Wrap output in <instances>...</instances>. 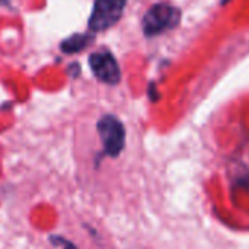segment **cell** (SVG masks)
Returning <instances> with one entry per match:
<instances>
[{"mask_svg":"<svg viewBox=\"0 0 249 249\" xmlns=\"http://www.w3.org/2000/svg\"><path fill=\"white\" fill-rule=\"evenodd\" d=\"M181 10L169 3L153 4L143 16V32L146 36H156L178 26Z\"/></svg>","mask_w":249,"mask_h":249,"instance_id":"obj_1","label":"cell"},{"mask_svg":"<svg viewBox=\"0 0 249 249\" xmlns=\"http://www.w3.org/2000/svg\"><path fill=\"white\" fill-rule=\"evenodd\" d=\"M96 130L104 146V152L109 158H118L125 147V127L124 124L111 114L104 115L98 124Z\"/></svg>","mask_w":249,"mask_h":249,"instance_id":"obj_2","label":"cell"},{"mask_svg":"<svg viewBox=\"0 0 249 249\" xmlns=\"http://www.w3.org/2000/svg\"><path fill=\"white\" fill-rule=\"evenodd\" d=\"M127 0H95L88 26L95 32L112 28L123 16Z\"/></svg>","mask_w":249,"mask_h":249,"instance_id":"obj_3","label":"cell"},{"mask_svg":"<svg viewBox=\"0 0 249 249\" xmlns=\"http://www.w3.org/2000/svg\"><path fill=\"white\" fill-rule=\"evenodd\" d=\"M89 67L93 76L107 85H118L121 80V70L118 61L109 51H96L89 55Z\"/></svg>","mask_w":249,"mask_h":249,"instance_id":"obj_4","label":"cell"},{"mask_svg":"<svg viewBox=\"0 0 249 249\" xmlns=\"http://www.w3.org/2000/svg\"><path fill=\"white\" fill-rule=\"evenodd\" d=\"M95 41V34H73L61 41L60 50L64 54H76L88 48Z\"/></svg>","mask_w":249,"mask_h":249,"instance_id":"obj_5","label":"cell"},{"mask_svg":"<svg viewBox=\"0 0 249 249\" xmlns=\"http://www.w3.org/2000/svg\"><path fill=\"white\" fill-rule=\"evenodd\" d=\"M50 242H51L53 245H55V247H58V245L63 247V249H77L73 242L64 239L63 236H51V238H50Z\"/></svg>","mask_w":249,"mask_h":249,"instance_id":"obj_6","label":"cell"},{"mask_svg":"<svg viewBox=\"0 0 249 249\" xmlns=\"http://www.w3.org/2000/svg\"><path fill=\"white\" fill-rule=\"evenodd\" d=\"M149 96H150V99H152L153 102L159 99V95L156 93V86H155L153 83H150V86H149Z\"/></svg>","mask_w":249,"mask_h":249,"instance_id":"obj_7","label":"cell"},{"mask_svg":"<svg viewBox=\"0 0 249 249\" xmlns=\"http://www.w3.org/2000/svg\"><path fill=\"white\" fill-rule=\"evenodd\" d=\"M69 69H70V70H69V73L71 71V76H73V77L79 76V73H80V69H79V64H77V63H73V64H70V66H69Z\"/></svg>","mask_w":249,"mask_h":249,"instance_id":"obj_8","label":"cell"}]
</instances>
